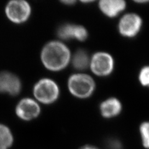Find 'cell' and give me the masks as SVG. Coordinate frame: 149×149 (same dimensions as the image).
<instances>
[{
  "instance_id": "obj_19",
  "label": "cell",
  "mask_w": 149,
  "mask_h": 149,
  "mask_svg": "<svg viewBox=\"0 0 149 149\" xmlns=\"http://www.w3.org/2000/svg\"><path fill=\"white\" fill-rule=\"evenodd\" d=\"M137 3H139V4H143V3H144V4H145V3H149V1H148V0H142V1H141V0H140V1H136Z\"/></svg>"
},
{
  "instance_id": "obj_14",
  "label": "cell",
  "mask_w": 149,
  "mask_h": 149,
  "mask_svg": "<svg viewBox=\"0 0 149 149\" xmlns=\"http://www.w3.org/2000/svg\"><path fill=\"white\" fill-rule=\"evenodd\" d=\"M139 132L143 147L149 149V120L142 123L139 126Z\"/></svg>"
},
{
  "instance_id": "obj_12",
  "label": "cell",
  "mask_w": 149,
  "mask_h": 149,
  "mask_svg": "<svg viewBox=\"0 0 149 149\" xmlns=\"http://www.w3.org/2000/svg\"><path fill=\"white\" fill-rule=\"evenodd\" d=\"M13 134L6 125L0 124V149H9L13 145Z\"/></svg>"
},
{
  "instance_id": "obj_2",
  "label": "cell",
  "mask_w": 149,
  "mask_h": 149,
  "mask_svg": "<svg viewBox=\"0 0 149 149\" xmlns=\"http://www.w3.org/2000/svg\"><path fill=\"white\" fill-rule=\"evenodd\" d=\"M68 87L70 92L78 98L89 97L95 90V82L86 74H74L69 78Z\"/></svg>"
},
{
  "instance_id": "obj_17",
  "label": "cell",
  "mask_w": 149,
  "mask_h": 149,
  "mask_svg": "<svg viewBox=\"0 0 149 149\" xmlns=\"http://www.w3.org/2000/svg\"><path fill=\"white\" fill-rule=\"evenodd\" d=\"M65 5H73V4L75 3V1H73V0H65V1H62Z\"/></svg>"
},
{
  "instance_id": "obj_1",
  "label": "cell",
  "mask_w": 149,
  "mask_h": 149,
  "mask_svg": "<svg viewBox=\"0 0 149 149\" xmlns=\"http://www.w3.org/2000/svg\"><path fill=\"white\" fill-rule=\"evenodd\" d=\"M41 61L44 67L51 71H60L70 61V50L63 43L52 41L47 44L41 52Z\"/></svg>"
},
{
  "instance_id": "obj_6",
  "label": "cell",
  "mask_w": 149,
  "mask_h": 149,
  "mask_svg": "<svg viewBox=\"0 0 149 149\" xmlns=\"http://www.w3.org/2000/svg\"><path fill=\"white\" fill-rule=\"evenodd\" d=\"M91 71L100 77L110 74L114 69V60L112 56L106 52H100L93 55L90 60Z\"/></svg>"
},
{
  "instance_id": "obj_11",
  "label": "cell",
  "mask_w": 149,
  "mask_h": 149,
  "mask_svg": "<svg viewBox=\"0 0 149 149\" xmlns=\"http://www.w3.org/2000/svg\"><path fill=\"white\" fill-rule=\"evenodd\" d=\"M90 64V60L89 56L85 50H78L74 54L72 58V65L75 69L78 70H85Z\"/></svg>"
},
{
  "instance_id": "obj_16",
  "label": "cell",
  "mask_w": 149,
  "mask_h": 149,
  "mask_svg": "<svg viewBox=\"0 0 149 149\" xmlns=\"http://www.w3.org/2000/svg\"><path fill=\"white\" fill-rule=\"evenodd\" d=\"M106 149H123V147L118 139H110L106 142Z\"/></svg>"
},
{
  "instance_id": "obj_5",
  "label": "cell",
  "mask_w": 149,
  "mask_h": 149,
  "mask_svg": "<svg viewBox=\"0 0 149 149\" xmlns=\"http://www.w3.org/2000/svg\"><path fill=\"white\" fill-rule=\"evenodd\" d=\"M143 26L141 16L134 13H127L120 19L118 29L120 35L126 38H134L141 32Z\"/></svg>"
},
{
  "instance_id": "obj_8",
  "label": "cell",
  "mask_w": 149,
  "mask_h": 149,
  "mask_svg": "<svg viewBox=\"0 0 149 149\" xmlns=\"http://www.w3.org/2000/svg\"><path fill=\"white\" fill-rule=\"evenodd\" d=\"M21 82L16 74L9 72H0V93L16 96L21 90Z\"/></svg>"
},
{
  "instance_id": "obj_13",
  "label": "cell",
  "mask_w": 149,
  "mask_h": 149,
  "mask_svg": "<svg viewBox=\"0 0 149 149\" xmlns=\"http://www.w3.org/2000/svg\"><path fill=\"white\" fill-rule=\"evenodd\" d=\"M77 25L65 24L59 27L57 35L61 39L70 40L75 39V32Z\"/></svg>"
},
{
  "instance_id": "obj_7",
  "label": "cell",
  "mask_w": 149,
  "mask_h": 149,
  "mask_svg": "<svg viewBox=\"0 0 149 149\" xmlns=\"http://www.w3.org/2000/svg\"><path fill=\"white\" fill-rule=\"evenodd\" d=\"M40 113V108L37 102L30 98H24L18 102L16 107L17 117L26 121L34 119Z\"/></svg>"
},
{
  "instance_id": "obj_15",
  "label": "cell",
  "mask_w": 149,
  "mask_h": 149,
  "mask_svg": "<svg viewBox=\"0 0 149 149\" xmlns=\"http://www.w3.org/2000/svg\"><path fill=\"white\" fill-rule=\"evenodd\" d=\"M138 79L142 86L149 88V65H145L140 70Z\"/></svg>"
},
{
  "instance_id": "obj_9",
  "label": "cell",
  "mask_w": 149,
  "mask_h": 149,
  "mask_svg": "<svg viewBox=\"0 0 149 149\" xmlns=\"http://www.w3.org/2000/svg\"><path fill=\"white\" fill-rule=\"evenodd\" d=\"M99 7L104 15L114 17L125 10L126 3L123 0H102L99 3Z\"/></svg>"
},
{
  "instance_id": "obj_18",
  "label": "cell",
  "mask_w": 149,
  "mask_h": 149,
  "mask_svg": "<svg viewBox=\"0 0 149 149\" xmlns=\"http://www.w3.org/2000/svg\"><path fill=\"white\" fill-rule=\"evenodd\" d=\"M80 149H99V148L93 146H85L82 147Z\"/></svg>"
},
{
  "instance_id": "obj_3",
  "label": "cell",
  "mask_w": 149,
  "mask_h": 149,
  "mask_svg": "<svg viewBox=\"0 0 149 149\" xmlns=\"http://www.w3.org/2000/svg\"><path fill=\"white\" fill-rule=\"evenodd\" d=\"M34 95L40 102L50 104L54 102L59 96V88L54 81L49 78L39 80L34 85Z\"/></svg>"
},
{
  "instance_id": "obj_4",
  "label": "cell",
  "mask_w": 149,
  "mask_h": 149,
  "mask_svg": "<svg viewBox=\"0 0 149 149\" xmlns=\"http://www.w3.org/2000/svg\"><path fill=\"white\" fill-rule=\"evenodd\" d=\"M5 13L9 21L15 24H22L29 18L31 8L24 0H13L6 4Z\"/></svg>"
},
{
  "instance_id": "obj_10",
  "label": "cell",
  "mask_w": 149,
  "mask_h": 149,
  "mask_svg": "<svg viewBox=\"0 0 149 149\" xmlns=\"http://www.w3.org/2000/svg\"><path fill=\"white\" fill-rule=\"evenodd\" d=\"M123 107L120 101L115 97H111L104 101L100 105V112L104 118L110 119L118 116Z\"/></svg>"
}]
</instances>
